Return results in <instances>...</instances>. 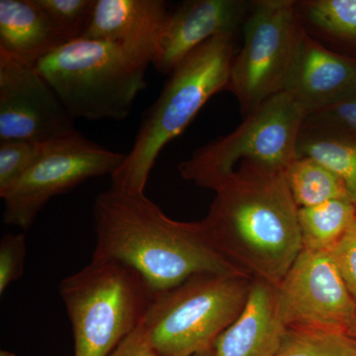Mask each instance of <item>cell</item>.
Returning <instances> with one entry per match:
<instances>
[{
  "label": "cell",
  "instance_id": "cell-1",
  "mask_svg": "<svg viewBox=\"0 0 356 356\" xmlns=\"http://www.w3.org/2000/svg\"><path fill=\"white\" fill-rule=\"evenodd\" d=\"M93 218L92 261L130 266L154 296L198 274L248 276L218 252L202 222L175 221L145 194L111 186L96 197Z\"/></svg>",
  "mask_w": 356,
  "mask_h": 356
},
{
  "label": "cell",
  "instance_id": "cell-2",
  "mask_svg": "<svg viewBox=\"0 0 356 356\" xmlns=\"http://www.w3.org/2000/svg\"><path fill=\"white\" fill-rule=\"evenodd\" d=\"M202 224L238 270L277 287L303 250L285 172L245 163L217 189Z\"/></svg>",
  "mask_w": 356,
  "mask_h": 356
},
{
  "label": "cell",
  "instance_id": "cell-3",
  "mask_svg": "<svg viewBox=\"0 0 356 356\" xmlns=\"http://www.w3.org/2000/svg\"><path fill=\"white\" fill-rule=\"evenodd\" d=\"M234 58L233 35H219L173 70L156 102L145 112L132 149L111 175L112 187L145 194L161 152L184 132L213 95L227 88Z\"/></svg>",
  "mask_w": 356,
  "mask_h": 356
},
{
  "label": "cell",
  "instance_id": "cell-4",
  "mask_svg": "<svg viewBox=\"0 0 356 356\" xmlns=\"http://www.w3.org/2000/svg\"><path fill=\"white\" fill-rule=\"evenodd\" d=\"M149 65L118 44L77 39L42 58L36 69L74 120L122 121L147 88Z\"/></svg>",
  "mask_w": 356,
  "mask_h": 356
},
{
  "label": "cell",
  "instance_id": "cell-5",
  "mask_svg": "<svg viewBox=\"0 0 356 356\" xmlns=\"http://www.w3.org/2000/svg\"><path fill=\"white\" fill-rule=\"evenodd\" d=\"M74 341V356H109L137 329L154 295L137 271L118 261H97L58 287Z\"/></svg>",
  "mask_w": 356,
  "mask_h": 356
},
{
  "label": "cell",
  "instance_id": "cell-6",
  "mask_svg": "<svg viewBox=\"0 0 356 356\" xmlns=\"http://www.w3.org/2000/svg\"><path fill=\"white\" fill-rule=\"evenodd\" d=\"M252 278L203 273L156 295L143 318L159 356H191L213 348L247 303Z\"/></svg>",
  "mask_w": 356,
  "mask_h": 356
},
{
  "label": "cell",
  "instance_id": "cell-7",
  "mask_svg": "<svg viewBox=\"0 0 356 356\" xmlns=\"http://www.w3.org/2000/svg\"><path fill=\"white\" fill-rule=\"evenodd\" d=\"M306 115L305 107L291 93H278L245 115L234 132L200 147L180 163V175L216 191L242 163L286 172L298 159L297 146Z\"/></svg>",
  "mask_w": 356,
  "mask_h": 356
},
{
  "label": "cell",
  "instance_id": "cell-8",
  "mask_svg": "<svg viewBox=\"0 0 356 356\" xmlns=\"http://www.w3.org/2000/svg\"><path fill=\"white\" fill-rule=\"evenodd\" d=\"M243 24L242 49L234 58L226 89L247 115L286 91L305 28L292 0L250 2Z\"/></svg>",
  "mask_w": 356,
  "mask_h": 356
},
{
  "label": "cell",
  "instance_id": "cell-9",
  "mask_svg": "<svg viewBox=\"0 0 356 356\" xmlns=\"http://www.w3.org/2000/svg\"><path fill=\"white\" fill-rule=\"evenodd\" d=\"M125 158L77 131L47 143L34 165L0 192L3 222L29 229L51 199L92 178L111 177Z\"/></svg>",
  "mask_w": 356,
  "mask_h": 356
},
{
  "label": "cell",
  "instance_id": "cell-10",
  "mask_svg": "<svg viewBox=\"0 0 356 356\" xmlns=\"http://www.w3.org/2000/svg\"><path fill=\"white\" fill-rule=\"evenodd\" d=\"M287 327L348 332L356 324V301L329 252L302 250L276 287Z\"/></svg>",
  "mask_w": 356,
  "mask_h": 356
},
{
  "label": "cell",
  "instance_id": "cell-11",
  "mask_svg": "<svg viewBox=\"0 0 356 356\" xmlns=\"http://www.w3.org/2000/svg\"><path fill=\"white\" fill-rule=\"evenodd\" d=\"M76 131L74 119L36 67L0 51V140L47 144Z\"/></svg>",
  "mask_w": 356,
  "mask_h": 356
},
{
  "label": "cell",
  "instance_id": "cell-12",
  "mask_svg": "<svg viewBox=\"0 0 356 356\" xmlns=\"http://www.w3.org/2000/svg\"><path fill=\"white\" fill-rule=\"evenodd\" d=\"M250 3L243 0H187L168 11L153 65L170 74L201 44L219 35H233L243 24Z\"/></svg>",
  "mask_w": 356,
  "mask_h": 356
},
{
  "label": "cell",
  "instance_id": "cell-13",
  "mask_svg": "<svg viewBox=\"0 0 356 356\" xmlns=\"http://www.w3.org/2000/svg\"><path fill=\"white\" fill-rule=\"evenodd\" d=\"M168 14L163 0H97L81 39L118 44L151 65Z\"/></svg>",
  "mask_w": 356,
  "mask_h": 356
},
{
  "label": "cell",
  "instance_id": "cell-14",
  "mask_svg": "<svg viewBox=\"0 0 356 356\" xmlns=\"http://www.w3.org/2000/svg\"><path fill=\"white\" fill-rule=\"evenodd\" d=\"M287 92L307 112L356 95V60L325 48L304 31Z\"/></svg>",
  "mask_w": 356,
  "mask_h": 356
},
{
  "label": "cell",
  "instance_id": "cell-15",
  "mask_svg": "<svg viewBox=\"0 0 356 356\" xmlns=\"http://www.w3.org/2000/svg\"><path fill=\"white\" fill-rule=\"evenodd\" d=\"M286 330L276 287L252 280L242 313L220 334L213 348L216 356H276Z\"/></svg>",
  "mask_w": 356,
  "mask_h": 356
},
{
  "label": "cell",
  "instance_id": "cell-16",
  "mask_svg": "<svg viewBox=\"0 0 356 356\" xmlns=\"http://www.w3.org/2000/svg\"><path fill=\"white\" fill-rule=\"evenodd\" d=\"M65 43L36 0H0V51L36 67Z\"/></svg>",
  "mask_w": 356,
  "mask_h": 356
},
{
  "label": "cell",
  "instance_id": "cell-17",
  "mask_svg": "<svg viewBox=\"0 0 356 356\" xmlns=\"http://www.w3.org/2000/svg\"><path fill=\"white\" fill-rule=\"evenodd\" d=\"M297 154L298 158L314 159L334 172L356 205V137L303 127Z\"/></svg>",
  "mask_w": 356,
  "mask_h": 356
},
{
  "label": "cell",
  "instance_id": "cell-18",
  "mask_svg": "<svg viewBox=\"0 0 356 356\" xmlns=\"http://www.w3.org/2000/svg\"><path fill=\"white\" fill-rule=\"evenodd\" d=\"M303 250L330 252L356 221V205L350 198L334 199L299 208Z\"/></svg>",
  "mask_w": 356,
  "mask_h": 356
},
{
  "label": "cell",
  "instance_id": "cell-19",
  "mask_svg": "<svg viewBox=\"0 0 356 356\" xmlns=\"http://www.w3.org/2000/svg\"><path fill=\"white\" fill-rule=\"evenodd\" d=\"M285 177L298 208L311 207L334 199L350 198L343 181L314 159H295L288 166Z\"/></svg>",
  "mask_w": 356,
  "mask_h": 356
},
{
  "label": "cell",
  "instance_id": "cell-20",
  "mask_svg": "<svg viewBox=\"0 0 356 356\" xmlns=\"http://www.w3.org/2000/svg\"><path fill=\"white\" fill-rule=\"evenodd\" d=\"M301 19L332 39L356 44V0L297 2Z\"/></svg>",
  "mask_w": 356,
  "mask_h": 356
},
{
  "label": "cell",
  "instance_id": "cell-21",
  "mask_svg": "<svg viewBox=\"0 0 356 356\" xmlns=\"http://www.w3.org/2000/svg\"><path fill=\"white\" fill-rule=\"evenodd\" d=\"M276 356H355L353 337L331 330L287 327Z\"/></svg>",
  "mask_w": 356,
  "mask_h": 356
},
{
  "label": "cell",
  "instance_id": "cell-22",
  "mask_svg": "<svg viewBox=\"0 0 356 356\" xmlns=\"http://www.w3.org/2000/svg\"><path fill=\"white\" fill-rule=\"evenodd\" d=\"M65 41L83 38L97 0H36Z\"/></svg>",
  "mask_w": 356,
  "mask_h": 356
},
{
  "label": "cell",
  "instance_id": "cell-23",
  "mask_svg": "<svg viewBox=\"0 0 356 356\" xmlns=\"http://www.w3.org/2000/svg\"><path fill=\"white\" fill-rule=\"evenodd\" d=\"M44 144L29 140H0V192L29 170L41 156Z\"/></svg>",
  "mask_w": 356,
  "mask_h": 356
},
{
  "label": "cell",
  "instance_id": "cell-24",
  "mask_svg": "<svg viewBox=\"0 0 356 356\" xmlns=\"http://www.w3.org/2000/svg\"><path fill=\"white\" fill-rule=\"evenodd\" d=\"M303 127L356 137V95L307 112Z\"/></svg>",
  "mask_w": 356,
  "mask_h": 356
},
{
  "label": "cell",
  "instance_id": "cell-25",
  "mask_svg": "<svg viewBox=\"0 0 356 356\" xmlns=\"http://www.w3.org/2000/svg\"><path fill=\"white\" fill-rule=\"evenodd\" d=\"M27 242L23 234H6L0 241V294L23 275Z\"/></svg>",
  "mask_w": 356,
  "mask_h": 356
},
{
  "label": "cell",
  "instance_id": "cell-26",
  "mask_svg": "<svg viewBox=\"0 0 356 356\" xmlns=\"http://www.w3.org/2000/svg\"><path fill=\"white\" fill-rule=\"evenodd\" d=\"M329 254L356 301V221Z\"/></svg>",
  "mask_w": 356,
  "mask_h": 356
},
{
  "label": "cell",
  "instance_id": "cell-27",
  "mask_svg": "<svg viewBox=\"0 0 356 356\" xmlns=\"http://www.w3.org/2000/svg\"><path fill=\"white\" fill-rule=\"evenodd\" d=\"M109 356H159L142 323Z\"/></svg>",
  "mask_w": 356,
  "mask_h": 356
},
{
  "label": "cell",
  "instance_id": "cell-28",
  "mask_svg": "<svg viewBox=\"0 0 356 356\" xmlns=\"http://www.w3.org/2000/svg\"><path fill=\"white\" fill-rule=\"evenodd\" d=\"M191 356H216V353H215L214 348H211L209 350L201 351V353H195V355Z\"/></svg>",
  "mask_w": 356,
  "mask_h": 356
},
{
  "label": "cell",
  "instance_id": "cell-29",
  "mask_svg": "<svg viewBox=\"0 0 356 356\" xmlns=\"http://www.w3.org/2000/svg\"><path fill=\"white\" fill-rule=\"evenodd\" d=\"M0 356H16L14 353H10V351L7 350H1L0 351Z\"/></svg>",
  "mask_w": 356,
  "mask_h": 356
},
{
  "label": "cell",
  "instance_id": "cell-30",
  "mask_svg": "<svg viewBox=\"0 0 356 356\" xmlns=\"http://www.w3.org/2000/svg\"><path fill=\"white\" fill-rule=\"evenodd\" d=\"M348 336L351 337H355L356 339V324L355 327H353V330L350 332H348Z\"/></svg>",
  "mask_w": 356,
  "mask_h": 356
},
{
  "label": "cell",
  "instance_id": "cell-31",
  "mask_svg": "<svg viewBox=\"0 0 356 356\" xmlns=\"http://www.w3.org/2000/svg\"><path fill=\"white\" fill-rule=\"evenodd\" d=\"M353 346H355V356H356V339H355V337H353Z\"/></svg>",
  "mask_w": 356,
  "mask_h": 356
}]
</instances>
